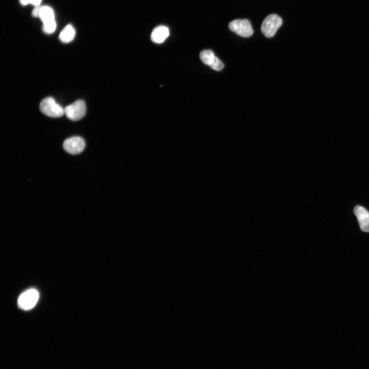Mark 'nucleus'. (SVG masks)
I'll return each mask as SVG.
<instances>
[{
    "instance_id": "20e7f679",
    "label": "nucleus",
    "mask_w": 369,
    "mask_h": 369,
    "mask_svg": "<svg viewBox=\"0 0 369 369\" xmlns=\"http://www.w3.org/2000/svg\"><path fill=\"white\" fill-rule=\"evenodd\" d=\"M86 107L84 100L79 99L67 106L64 109L66 116L72 120L77 121L85 115Z\"/></svg>"
},
{
    "instance_id": "f257e3e1",
    "label": "nucleus",
    "mask_w": 369,
    "mask_h": 369,
    "mask_svg": "<svg viewBox=\"0 0 369 369\" xmlns=\"http://www.w3.org/2000/svg\"><path fill=\"white\" fill-rule=\"evenodd\" d=\"M40 111L51 117H60L65 114L64 109L51 97L43 99L40 103Z\"/></svg>"
},
{
    "instance_id": "9d476101",
    "label": "nucleus",
    "mask_w": 369,
    "mask_h": 369,
    "mask_svg": "<svg viewBox=\"0 0 369 369\" xmlns=\"http://www.w3.org/2000/svg\"><path fill=\"white\" fill-rule=\"evenodd\" d=\"M75 35V30L70 24L67 25L60 32L59 38L64 43H68L73 40Z\"/></svg>"
},
{
    "instance_id": "39448f33",
    "label": "nucleus",
    "mask_w": 369,
    "mask_h": 369,
    "mask_svg": "<svg viewBox=\"0 0 369 369\" xmlns=\"http://www.w3.org/2000/svg\"><path fill=\"white\" fill-rule=\"evenodd\" d=\"M38 298V291L34 289H30L20 295L18 299V305L22 309L28 310L36 305Z\"/></svg>"
},
{
    "instance_id": "4468645a",
    "label": "nucleus",
    "mask_w": 369,
    "mask_h": 369,
    "mask_svg": "<svg viewBox=\"0 0 369 369\" xmlns=\"http://www.w3.org/2000/svg\"><path fill=\"white\" fill-rule=\"evenodd\" d=\"M40 6L35 7L34 9L32 10V15L33 16L35 17H38Z\"/></svg>"
},
{
    "instance_id": "f03ea898",
    "label": "nucleus",
    "mask_w": 369,
    "mask_h": 369,
    "mask_svg": "<svg viewBox=\"0 0 369 369\" xmlns=\"http://www.w3.org/2000/svg\"><path fill=\"white\" fill-rule=\"evenodd\" d=\"M282 24V20L279 16L275 14H270L262 22L261 31L265 37L271 38L274 36Z\"/></svg>"
},
{
    "instance_id": "0eeeda50",
    "label": "nucleus",
    "mask_w": 369,
    "mask_h": 369,
    "mask_svg": "<svg viewBox=\"0 0 369 369\" xmlns=\"http://www.w3.org/2000/svg\"><path fill=\"white\" fill-rule=\"evenodd\" d=\"M66 151L71 154H77L83 151L85 141L80 136H73L66 139L63 143Z\"/></svg>"
},
{
    "instance_id": "f8f14e48",
    "label": "nucleus",
    "mask_w": 369,
    "mask_h": 369,
    "mask_svg": "<svg viewBox=\"0 0 369 369\" xmlns=\"http://www.w3.org/2000/svg\"><path fill=\"white\" fill-rule=\"evenodd\" d=\"M56 27L55 20L50 21L43 24V30L46 33L51 34L53 33Z\"/></svg>"
},
{
    "instance_id": "9b49d317",
    "label": "nucleus",
    "mask_w": 369,
    "mask_h": 369,
    "mask_svg": "<svg viewBox=\"0 0 369 369\" xmlns=\"http://www.w3.org/2000/svg\"><path fill=\"white\" fill-rule=\"evenodd\" d=\"M38 17L40 18L43 24L55 20L54 11L49 6H40Z\"/></svg>"
},
{
    "instance_id": "ddd939ff",
    "label": "nucleus",
    "mask_w": 369,
    "mask_h": 369,
    "mask_svg": "<svg viewBox=\"0 0 369 369\" xmlns=\"http://www.w3.org/2000/svg\"><path fill=\"white\" fill-rule=\"evenodd\" d=\"M19 1L20 4L23 6L31 4L37 7L40 6L42 0H19Z\"/></svg>"
},
{
    "instance_id": "423d86ee",
    "label": "nucleus",
    "mask_w": 369,
    "mask_h": 369,
    "mask_svg": "<svg viewBox=\"0 0 369 369\" xmlns=\"http://www.w3.org/2000/svg\"><path fill=\"white\" fill-rule=\"evenodd\" d=\"M199 57L204 64L215 71H221L224 67L223 63L215 56L211 50H202L200 53Z\"/></svg>"
},
{
    "instance_id": "6e6552de",
    "label": "nucleus",
    "mask_w": 369,
    "mask_h": 369,
    "mask_svg": "<svg viewBox=\"0 0 369 369\" xmlns=\"http://www.w3.org/2000/svg\"><path fill=\"white\" fill-rule=\"evenodd\" d=\"M361 230L365 232H369V212L363 207L356 206L354 210Z\"/></svg>"
},
{
    "instance_id": "1a4fd4ad",
    "label": "nucleus",
    "mask_w": 369,
    "mask_h": 369,
    "mask_svg": "<svg viewBox=\"0 0 369 369\" xmlns=\"http://www.w3.org/2000/svg\"><path fill=\"white\" fill-rule=\"evenodd\" d=\"M169 35V29L165 26H159L153 29L151 39L156 44L162 43Z\"/></svg>"
},
{
    "instance_id": "7ed1b4c3",
    "label": "nucleus",
    "mask_w": 369,
    "mask_h": 369,
    "mask_svg": "<svg viewBox=\"0 0 369 369\" xmlns=\"http://www.w3.org/2000/svg\"><path fill=\"white\" fill-rule=\"evenodd\" d=\"M231 31L243 37H250L253 30L249 20L246 19H237L231 21L229 24Z\"/></svg>"
}]
</instances>
